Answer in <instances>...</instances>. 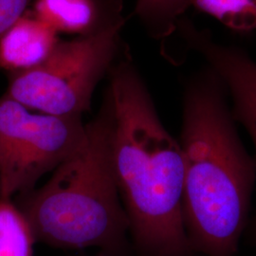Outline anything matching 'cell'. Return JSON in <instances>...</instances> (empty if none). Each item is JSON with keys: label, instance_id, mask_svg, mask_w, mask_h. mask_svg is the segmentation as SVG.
<instances>
[{"label": "cell", "instance_id": "6da1fadb", "mask_svg": "<svg viewBox=\"0 0 256 256\" xmlns=\"http://www.w3.org/2000/svg\"><path fill=\"white\" fill-rule=\"evenodd\" d=\"M228 98L210 68L184 92L183 223L194 254L202 256L238 254L256 186V160L239 137Z\"/></svg>", "mask_w": 256, "mask_h": 256}, {"label": "cell", "instance_id": "7a4b0ae2", "mask_svg": "<svg viewBox=\"0 0 256 256\" xmlns=\"http://www.w3.org/2000/svg\"><path fill=\"white\" fill-rule=\"evenodd\" d=\"M110 74L113 164L134 245L144 256H194L183 223L180 142L160 119L131 59Z\"/></svg>", "mask_w": 256, "mask_h": 256}, {"label": "cell", "instance_id": "3957f363", "mask_svg": "<svg viewBox=\"0 0 256 256\" xmlns=\"http://www.w3.org/2000/svg\"><path fill=\"white\" fill-rule=\"evenodd\" d=\"M113 111L110 96L86 124L80 146L55 168L40 189L16 203L36 242L61 248H100L119 252L129 232L112 155Z\"/></svg>", "mask_w": 256, "mask_h": 256}, {"label": "cell", "instance_id": "277c9868", "mask_svg": "<svg viewBox=\"0 0 256 256\" xmlns=\"http://www.w3.org/2000/svg\"><path fill=\"white\" fill-rule=\"evenodd\" d=\"M124 20L97 32L61 41L32 68L10 72L6 95L28 110L56 116H81L118 54Z\"/></svg>", "mask_w": 256, "mask_h": 256}, {"label": "cell", "instance_id": "5b68a950", "mask_svg": "<svg viewBox=\"0 0 256 256\" xmlns=\"http://www.w3.org/2000/svg\"><path fill=\"white\" fill-rule=\"evenodd\" d=\"M81 116L34 113L4 94L0 97V198L34 190L80 146Z\"/></svg>", "mask_w": 256, "mask_h": 256}, {"label": "cell", "instance_id": "8992f818", "mask_svg": "<svg viewBox=\"0 0 256 256\" xmlns=\"http://www.w3.org/2000/svg\"><path fill=\"white\" fill-rule=\"evenodd\" d=\"M188 45L202 54L223 82L232 100V113L246 129L256 150V62L236 46L216 43L209 30H200L187 22L182 28ZM252 242L256 248V216L252 229Z\"/></svg>", "mask_w": 256, "mask_h": 256}, {"label": "cell", "instance_id": "52a82bcc", "mask_svg": "<svg viewBox=\"0 0 256 256\" xmlns=\"http://www.w3.org/2000/svg\"><path fill=\"white\" fill-rule=\"evenodd\" d=\"M59 42L58 32L26 12L0 39V68L10 74L36 66Z\"/></svg>", "mask_w": 256, "mask_h": 256}, {"label": "cell", "instance_id": "ba28073f", "mask_svg": "<svg viewBox=\"0 0 256 256\" xmlns=\"http://www.w3.org/2000/svg\"><path fill=\"white\" fill-rule=\"evenodd\" d=\"M32 14L56 32L90 36L118 19L102 16L98 0H36Z\"/></svg>", "mask_w": 256, "mask_h": 256}, {"label": "cell", "instance_id": "9c48e42d", "mask_svg": "<svg viewBox=\"0 0 256 256\" xmlns=\"http://www.w3.org/2000/svg\"><path fill=\"white\" fill-rule=\"evenodd\" d=\"M36 239L12 200L0 198V256H34Z\"/></svg>", "mask_w": 256, "mask_h": 256}, {"label": "cell", "instance_id": "30bf717a", "mask_svg": "<svg viewBox=\"0 0 256 256\" xmlns=\"http://www.w3.org/2000/svg\"><path fill=\"white\" fill-rule=\"evenodd\" d=\"M188 7L186 0H137L135 14L151 36L164 39L178 28Z\"/></svg>", "mask_w": 256, "mask_h": 256}, {"label": "cell", "instance_id": "8fae6325", "mask_svg": "<svg viewBox=\"0 0 256 256\" xmlns=\"http://www.w3.org/2000/svg\"><path fill=\"white\" fill-rule=\"evenodd\" d=\"M238 32L256 30V0H186Z\"/></svg>", "mask_w": 256, "mask_h": 256}, {"label": "cell", "instance_id": "7c38bea8", "mask_svg": "<svg viewBox=\"0 0 256 256\" xmlns=\"http://www.w3.org/2000/svg\"><path fill=\"white\" fill-rule=\"evenodd\" d=\"M32 0H0V39L21 18Z\"/></svg>", "mask_w": 256, "mask_h": 256}]
</instances>
